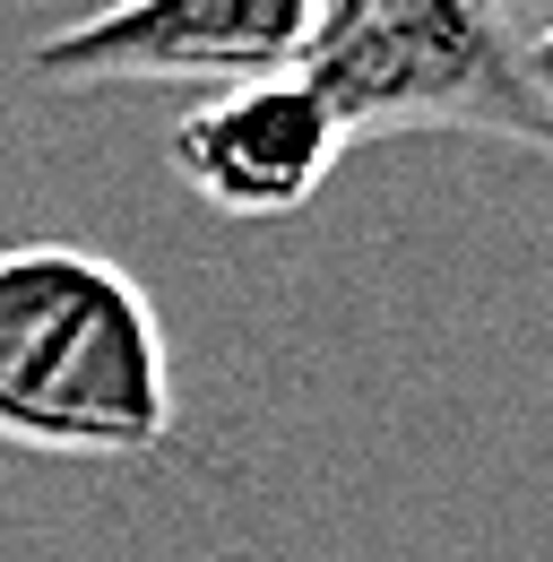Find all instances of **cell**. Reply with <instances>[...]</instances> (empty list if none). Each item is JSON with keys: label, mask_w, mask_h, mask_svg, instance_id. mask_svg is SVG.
I'll list each match as a JSON object with an SVG mask.
<instances>
[{"label": "cell", "mask_w": 553, "mask_h": 562, "mask_svg": "<svg viewBox=\"0 0 553 562\" xmlns=\"http://www.w3.org/2000/svg\"><path fill=\"white\" fill-rule=\"evenodd\" d=\"M173 173L200 191L207 209L225 216H294L346 156L338 113L312 95L303 70L276 78H242V87H216L200 95L173 131H165Z\"/></svg>", "instance_id": "277c9868"}, {"label": "cell", "mask_w": 553, "mask_h": 562, "mask_svg": "<svg viewBox=\"0 0 553 562\" xmlns=\"http://www.w3.org/2000/svg\"><path fill=\"white\" fill-rule=\"evenodd\" d=\"M346 147L390 131H484L553 156V113L501 0H329L303 53Z\"/></svg>", "instance_id": "7a4b0ae2"}, {"label": "cell", "mask_w": 553, "mask_h": 562, "mask_svg": "<svg viewBox=\"0 0 553 562\" xmlns=\"http://www.w3.org/2000/svg\"><path fill=\"white\" fill-rule=\"evenodd\" d=\"M528 70H537V95H545V113H553V26L528 44Z\"/></svg>", "instance_id": "5b68a950"}, {"label": "cell", "mask_w": 553, "mask_h": 562, "mask_svg": "<svg viewBox=\"0 0 553 562\" xmlns=\"http://www.w3.org/2000/svg\"><path fill=\"white\" fill-rule=\"evenodd\" d=\"M329 0H113L78 26H53L26 70L61 87H242L303 70Z\"/></svg>", "instance_id": "3957f363"}, {"label": "cell", "mask_w": 553, "mask_h": 562, "mask_svg": "<svg viewBox=\"0 0 553 562\" xmlns=\"http://www.w3.org/2000/svg\"><path fill=\"white\" fill-rule=\"evenodd\" d=\"M0 441L53 459H156L173 441V355L156 303L104 251H0Z\"/></svg>", "instance_id": "6da1fadb"}]
</instances>
